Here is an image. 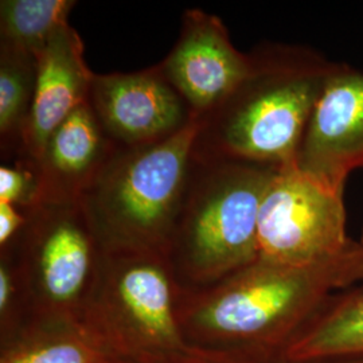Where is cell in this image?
Listing matches in <instances>:
<instances>
[{"label":"cell","instance_id":"3","mask_svg":"<svg viewBox=\"0 0 363 363\" xmlns=\"http://www.w3.org/2000/svg\"><path fill=\"white\" fill-rule=\"evenodd\" d=\"M277 169L193 157L164 250L174 271L198 284H216L255 262L259 206Z\"/></svg>","mask_w":363,"mask_h":363},{"label":"cell","instance_id":"12","mask_svg":"<svg viewBox=\"0 0 363 363\" xmlns=\"http://www.w3.org/2000/svg\"><path fill=\"white\" fill-rule=\"evenodd\" d=\"M104 301L116 307L148 337L163 342L177 337L172 273L164 255L148 250L105 253Z\"/></svg>","mask_w":363,"mask_h":363},{"label":"cell","instance_id":"1","mask_svg":"<svg viewBox=\"0 0 363 363\" xmlns=\"http://www.w3.org/2000/svg\"><path fill=\"white\" fill-rule=\"evenodd\" d=\"M342 66L306 46L256 48L247 76L198 118L193 157L276 169L295 164L312 111Z\"/></svg>","mask_w":363,"mask_h":363},{"label":"cell","instance_id":"19","mask_svg":"<svg viewBox=\"0 0 363 363\" xmlns=\"http://www.w3.org/2000/svg\"><path fill=\"white\" fill-rule=\"evenodd\" d=\"M28 210L0 202V245L9 247L26 228Z\"/></svg>","mask_w":363,"mask_h":363},{"label":"cell","instance_id":"8","mask_svg":"<svg viewBox=\"0 0 363 363\" xmlns=\"http://www.w3.org/2000/svg\"><path fill=\"white\" fill-rule=\"evenodd\" d=\"M250 52L237 50L217 15L186 10L171 52L157 64L162 74L201 118L247 76Z\"/></svg>","mask_w":363,"mask_h":363},{"label":"cell","instance_id":"5","mask_svg":"<svg viewBox=\"0 0 363 363\" xmlns=\"http://www.w3.org/2000/svg\"><path fill=\"white\" fill-rule=\"evenodd\" d=\"M343 191L296 164L277 169L259 206L257 259L294 267L339 259L352 242Z\"/></svg>","mask_w":363,"mask_h":363},{"label":"cell","instance_id":"9","mask_svg":"<svg viewBox=\"0 0 363 363\" xmlns=\"http://www.w3.org/2000/svg\"><path fill=\"white\" fill-rule=\"evenodd\" d=\"M298 169L345 187L363 169V73L343 65L325 84L304 130Z\"/></svg>","mask_w":363,"mask_h":363},{"label":"cell","instance_id":"17","mask_svg":"<svg viewBox=\"0 0 363 363\" xmlns=\"http://www.w3.org/2000/svg\"><path fill=\"white\" fill-rule=\"evenodd\" d=\"M7 363H91V358L78 343L55 342L27 351Z\"/></svg>","mask_w":363,"mask_h":363},{"label":"cell","instance_id":"18","mask_svg":"<svg viewBox=\"0 0 363 363\" xmlns=\"http://www.w3.org/2000/svg\"><path fill=\"white\" fill-rule=\"evenodd\" d=\"M355 286H363V233L359 241L351 242L339 262V289Z\"/></svg>","mask_w":363,"mask_h":363},{"label":"cell","instance_id":"10","mask_svg":"<svg viewBox=\"0 0 363 363\" xmlns=\"http://www.w3.org/2000/svg\"><path fill=\"white\" fill-rule=\"evenodd\" d=\"M84 49L79 34L69 23L37 54L35 94L21 157L37 163L54 130L88 103L94 73L85 62Z\"/></svg>","mask_w":363,"mask_h":363},{"label":"cell","instance_id":"2","mask_svg":"<svg viewBox=\"0 0 363 363\" xmlns=\"http://www.w3.org/2000/svg\"><path fill=\"white\" fill-rule=\"evenodd\" d=\"M198 118L155 143L118 148L79 199L105 253L164 255L190 177Z\"/></svg>","mask_w":363,"mask_h":363},{"label":"cell","instance_id":"13","mask_svg":"<svg viewBox=\"0 0 363 363\" xmlns=\"http://www.w3.org/2000/svg\"><path fill=\"white\" fill-rule=\"evenodd\" d=\"M289 363L363 358V286L333 292L286 345Z\"/></svg>","mask_w":363,"mask_h":363},{"label":"cell","instance_id":"15","mask_svg":"<svg viewBox=\"0 0 363 363\" xmlns=\"http://www.w3.org/2000/svg\"><path fill=\"white\" fill-rule=\"evenodd\" d=\"M73 0H1L0 48L37 57L52 35L69 25Z\"/></svg>","mask_w":363,"mask_h":363},{"label":"cell","instance_id":"20","mask_svg":"<svg viewBox=\"0 0 363 363\" xmlns=\"http://www.w3.org/2000/svg\"><path fill=\"white\" fill-rule=\"evenodd\" d=\"M328 363H363V358H355V359H345V361H337V362Z\"/></svg>","mask_w":363,"mask_h":363},{"label":"cell","instance_id":"14","mask_svg":"<svg viewBox=\"0 0 363 363\" xmlns=\"http://www.w3.org/2000/svg\"><path fill=\"white\" fill-rule=\"evenodd\" d=\"M37 85V57L0 48L1 157H21Z\"/></svg>","mask_w":363,"mask_h":363},{"label":"cell","instance_id":"6","mask_svg":"<svg viewBox=\"0 0 363 363\" xmlns=\"http://www.w3.org/2000/svg\"><path fill=\"white\" fill-rule=\"evenodd\" d=\"M26 240L35 292L48 303H76L96 276L101 247L79 202L39 203L28 210Z\"/></svg>","mask_w":363,"mask_h":363},{"label":"cell","instance_id":"16","mask_svg":"<svg viewBox=\"0 0 363 363\" xmlns=\"http://www.w3.org/2000/svg\"><path fill=\"white\" fill-rule=\"evenodd\" d=\"M0 202L30 210L39 205V177L35 162L19 157L0 167Z\"/></svg>","mask_w":363,"mask_h":363},{"label":"cell","instance_id":"11","mask_svg":"<svg viewBox=\"0 0 363 363\" xmlns=\"http://www.w3.org/2000/svg\"><path fill=\"white\" fill-rule=\"evenodd\" d=\"M116 148L89 103L81 105L54 130L35 163L39 203L79 202Z\"/></svg>","mask_w":363,"mask_h":363},{"label":"cell","instance_id":"7","mask_svg":"<svg viewBox=\"0 0 363 363\" xmlns=\"http://www.w3.org/2000/svg\"><path fill=\"white\" fill-rule=\"evenodd\" d=\"M88 103L118 148L167 139L196 118L157 65L133 73H94Z\"/></svg>","mask_w":363,"mask_h":363},{"label":"cell","instance_id":"4","mask_svg":"<svg viewBox=\"0 0 363 363\" xmlns=\"http://www.w3.org/2000/svg\"><path fill=\"white\" fill-rule=\"evenodd\" d=\"M339 262L294 267L257 259L216 283L196 304L195 322L237 340H291L339 289Z\"/></svg>","mask_w":363,"mask_h":363}]
</instances>
